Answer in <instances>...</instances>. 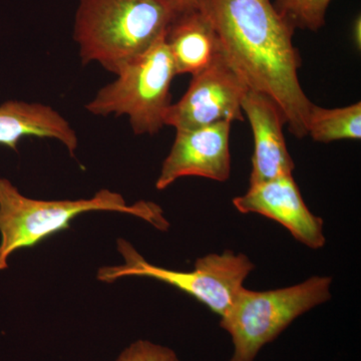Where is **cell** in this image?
Segmentation results:
<instances>
[{"label": "cell", "mask_w": 361, "mask_h": 361, "mask_svg": "<svg viewBox=\"0 0 361 361\" xmlns=\"http://www.w3.org/2000/svg\"><path fill=\"white\" fill-rule=\"evenodd\" d=\"M198 6L215 28L227 65L249 90L279 106L292 135L306 137L313 103L299 82L301 58L290 21L272 0H201Z\"/></svg>", "instance_id": "6da1fadb"}, {"label": "cell", "mask_w": 361, "mask_h": 361, "mask_svg": "<svg viewBox=\"0 0 361 361\" xmlns=\"http://www.w3.org/2000/svg\"><path fill=\"white\" fill-rule=\"evenodd\" d=\"M180 13L173 0H78L73 39L82 65L111 73L148 51Z\"/></svg>", "instance_id": "7a4b0ae2"}, {"label": "cell", "mask_w": 361, "mask_h": 361, "mask_svg": "<svg viewBox=\"0 0 361 361\" xmlns=\"http://www.w3.org/2000/svg\"><path fill=\"white\" fill-rule=\"evenodd\" d=\"M106 211L130 214L166 231L170 223L161 207L140 201L129 205L122 195L108 189L80 200L45 201L23 196L11 180L0 179V270L8 267L14 252L37 245L63 231L82 214Z\"/></svg>", "instance_id": "3957f363"}, {"label": "cell", "mask_w": 361, "mask_h": 361, "mask_svg": "<svg viewBox=\"0 0 361 361\" xmlns=\"http://www.w3.org/2000/svg\"><path fill=\"white\" fill-rule=\"evenodd\" d=\"M332 278L313 276L302 283L268 291L242 288L220 326L231 336L229 361H255L259 351L299 316L331 298Z\"/></svg>", "instance_id": "277c9868"}, {"label": "cell", "mask_w": 361, "mask_h": 361, "mask_svg": "<svg viewBox=\"0 0 361 361\" xmlns=\"http://www.w3.org/2000/svg\"><path fill=\"white\" fill-rule=\"evenodd\" d=\"M165 35L123 66L115 82L102 87L85 109L96 116H127L135 135L158 134L165 127L171 85L177 75Z\"/></svg>", "instance_id": "5b68a950"}, {"label": "cell", "mask_w": 361, "mask_h": 361, "mask_svg": "<svg viewBox=\"0 0 361 361\" xmlns=\"http://www.w3.org/2000/svg\"><path fill=\"white\" fill-rule=\"evenodd\" d=\"M116 247L123 264L102 267L97 271L99 281L111 283L125 277L153 278L194 297L220 317L231 310L244 281L255 268L244 254L226 250L197 259L194 270L182 272L151 264L127 240L118 239Z\"/></svg>", "instance_id": "8992f818"}, {"label": "cell", "mask_w": 361, "mask_h": 361, "mask_svg": "<svg viewBox=\"0 0 361 361\" xmlns=\"http://www.w3.org/2000/svg\"><path fill=\"white\" fill-rule=\"evenodd\" d=\"M249 89L220 54L197 75L179 102L171 104L164 125L176 130H196L217 123L243 122L242 102Z\"/></svg>", "instance_id": "52a82bcc"}, {"label": "cell", "mask_w": 361, "mask_h": 361, "mask_svg": "<svg viewBox=\"0 0 361 361\" xmlns=\"http://www.w3.org/2000/svg\"><path fill=\"white\" fill-rule=\"evenodd\" d=\"M231 123H217L196 130H177L170 153L156 182L167 189L180 178L202 177L225 182L231 174Z\"/></svg>", "instance_id": "ba28073f"}, {"label": "cell", "mask_w": 361, "mask_h": 361, "mask_svg": "<svg viewBox=\"0 0 361 361\" xmlns=\"http://www.w3.org/2000/svg\"><path fill=\"white\" fill-rule=\"evenodd\" d=\"M233 204L239 212L259 214L276 221L310 249L325 245L323 220L304 203L293 175L253 185L246 194L234 198Z\"/></svg>", "instance_id": "9c48e42d"}, {"label": "cell", "mask_w": 361, "mask_h": 361, "mask_svg": "<svg viewBox=\"0 0 361 361\" xmlns=\"http://www.w3.org/2000/svg\"><path fill=\"white\" fill-rule=\"evenodd\" d=\"M241 106L254 137L250 186L293 175L295 164L287 149L286 120L279 106L266 94L249 90Z\"/></svg>", "instance_id": "30bf717a"}, {"label": "cell", "mask_w": 361, "mask_h": 361, "mask_svg": "<svg viewBox=\"0 0 361 361\" xmlns=\"http://www.w3.org/2000/svg\"><path fill=\"white\" fill-rule=\"evenodd\" d=\"M165 40L177 75H197L221 54L215 28L199 6L180 11L169 26Z\"/></svg>", "instance_id": "8fae6325"}, {"label": "cell", "mask_w": 361, "mask_h": 361, "mask_svg": "<svg viewBox=\"0 0 361 361\" xmlns=\"http://www.w3.org/2000/svg\"><path fill=\"white\" fill-rule=\"evenodd\" d=\"M25 137H47L61 142L71 156L78 146L77 133L51 106L39 103L8 101L0 106V146L18 149Z\"/></svg>", "instance_id": "7c38bea8"}, {"label": "cell", "mask_w": 361, "mask_h": 361, "mask_svg": "<svg viewBox=\"0 0 361 361\" xmlns=\"http://www.w3.org/2000/svg\"><path fill=\"white\" fill-rule=\"evenodd\" d=\"M306 133L314 142L329 144L341 140L361 139L360 102L343 108L311 106Z\"/></svg>", "instance_id": "4fadbf2b"}, {"label": "cell", "mask_w": 361, "mask_h": 361, "mask_svg": "<svg viewBox=\"0 0 361 361\" xmlns=\"http://www.w3.org/2000/svg\"><path fill=\"white\" fill-rule=\"evenodd\" d=\"M332 0H274L273 4L295 28L318 32L326 20Z\"/></svg>", "instance_id": "5bb4252c"}, {"label": "cell", "mask_w": 361, "mask_h": 361, "mask_svg": "<svg viewBox=\"0 0 361 361\" xmlns=\"http://www.w3.org/2000/svg\"><path fill=\"white\" fill-rule=\"evenodd\" d=\"M116 361H180L173 349L140 339L123 349Z\"/></svg>", "instance_id": "9a60e30c"}, {"label": "cell", "mask_w": 361, "mask_h": 361, "mask_svg": "<svg viewBox=\"0 0 361 361\" xmlns=\"http://www.w3.org/2000/svg\"><path fill=\"white\" fill-rule=\"evenodd\" d=\"M176 6L180 9V11H187V9L194 8L198 6L201 0H173Z\"/></svg>", "instance_id": "2e32d148"}, {"label": "cell", "mask_w": 361, "mask_h": 361, "mask_svg": "<svg viewBox=\"0 0 361 361\" xmlns=\"http://www.w3.org/2000/svg\"><path fill=\"white\" fill-rule=\"evenodd\" d=\"M361 20L360 16H358L353 25V39H355L356 47L360 49L361 42Z\"/></svg>", "instance_id": "e0dca14e"}]
</instances>
